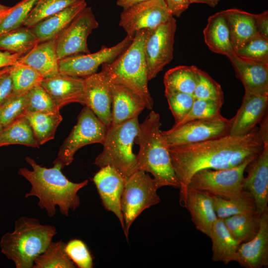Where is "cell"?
<instances>
[{
	"label": "cell",
	"instance_id": "obj_22",
	"mask_svg": "<svg viewBox=\"0 0 268 268\" xmlns=\"http://www.w3.org/2000/svg\"><path fill=\"white\" fill-rule=\"evenodd\" d=\"M110 82L112 97L111 125L120 124L138 117L145 108L142 99L129 87L111 80Z\"/></svg>",
	"mask_w": 268,
	"mask_h": 268
},
{
	"label": "cell",
	"instance_id": "obj_19",
	"mask_svg": "<svg viewBox=\"0 0 268 268\" xmlns=\"http://www.w3.org/2000/svg\"><path fill=\"white\" fill-rule=\"evenodd\" d=\"M236 262L246 268L268 266V209L260 215L259 229L255 236L239 244Z\"/></svg>",
	"mask_w": 268,
	"mask_h": 268
},
{
	"label": "cell",
	"instance_id": "obj_35",
	"mask_svg": "<svg viewBox=\"0 0 268 268\" xmlns=\"http://www.w3.org/2000/svg\"><path fill=\"white\" fill-rule=\"evenodd\" d=\"M66 243L62 240L51 242L34 261L33 268H73L75 265L65 251Z\"/></svg>",
	"mask_w": 268,
	"mask_h": 268
},
{
	"label": "cell",
	"instance_id": "obj_44",
	"mask_svg": "<svg viewBox=\"0 0 268 268\" xmlns=\"http://www.w3.org/2000/svg\"><path fill=\"white\" fill-rule=\"evenodd\" d=\"M223 104L209 100L195 98L192 107L187 115L173 127L179 126L187 122L212 118L220 115Z\"/></svg>",
	"mask_w": 268,
	"mask_h": 268
},
{
	"label": "cell",
	"instance_id": "obj_34",
	"mask_svg": "<svg viewBox=\"0 0 268 268\" xmlns=\"http://www.w3.org/2000/svg\"><path fill=\"white\" fill-rule=\"evenodd\" d=\"M260 215L253 212L233 215L223 219L232 236L240 244L249 241L256 234Z\"/></svg>",
	"mask_w": 268,
	"mask_h": 268
},
{
	"label": "cell",
	"instance_id": "obj_30",
	"mask_svg": "<svg viewBox=\"0 0 268 268\" xmlns=\"http://www.w3.org/2000/svg\"><path fill=\"white\" fill-rule=\"evenodd\" d=\"M10 144H21L33 147L40 146L24 115L0 131V147Z\"/></svg>",
	"mask_w": 268,
	"mask_h": 268
},
{
	"label": "cell",
	"instance_id": "obj_54",
	"mask_svg": "<svg viewBox=\"0 0 268 268\" xmlns=\"http://www.w3.org/2000/svg\"><path fill=\"white\" fill-rule=\"evenodd\" d=\"M10 68V67H5L0 69V75L8 70Z\"/></svg>",
	"mask_w": 268,
	"mask_h": 268
},
{
	"label": "cell",
	"instance_id": "obj_40",
	"mask_svg": "<svg viewBox=\"0 0 268 268\" xmlns=\"http://www.w3.org/2000/svg\"><path fill=\"white\" fill-rule=\"evenodd\" d=\"M39 0H21L0 23V36L22 26Z\"/></svg>",
	"mask_w": 268,
	"mask_h": 268
},
{
	"label": "cell",
	"instance_id": "obj_10",
	"mask_svg": "<svg viewBox=\"0 0 268 268\" xmlns=\"http://www.w3.org/2000/svg\"><path fill=\"white\" fill-rule=\"evenodd\" d=\"M230 119L221 114L210 118L194 120L161 133L169 148L200 142L229 134Z\"/></svg>",
	"mask_w": 268,
	"mask_h": 268
},
{
	"label": "cell",
	"instance_id": "obj_39",
	"mask_svg": "<svg viewBox=\"0 0 268 268\" xmlns=\"http://www.w3.org/2000/svg\"><path fill=\"white\" fill-rule=\"evenodd\" d=\"M195 98L209 100L223 104L224 94L220 85L206 72L199 69Z\"/></svg>",
	"mask_w": 268,
	"mask_h": 268
},
{
	"label": "cell",
	"instance_id": "obj_51",
	"mask_svg": "<svg viewBox=\"0 0 268 268\" xmlns=\"http://www.w3.org/2000/svg\"><path fill=\"white\" fill-rule=\"evenodd\" d=\"M146 0H117L116 3L118 6L124 9L135 4Z\"/></svg>",
	"mask_w": 268,
	"mask_h": 268
},
{
	"label": "cell",
	"instance_id": "obj_9",
	"mask_svg": "<svg viewBox=\"0 0 268 268\" xmlns=\"http://www.w3.org/2000/svg\"><path fill=\"white\" fill-rule=\"evenodd\" d=\"M253 159L228 169L200 170L192 176L187 189L206 191L212 196L226 199L238 197L244 191L243 180L245 169Z\"/></svg>",
	"mask_w": 268,
	"mask_h": 268
},
{
	"label": "cell",
	"instance_id": "obj_23",
	"mask_svg": "<svg viewBox=\"0 0 268 268\" xmlns=\"http://www.w3.org/2000/svg\"><path fill=\"white\" fill-rule=\"evenodd\" d=\"M41 84L60 109L71 103L84 105V78L60 73L44 78Z\"/></svg>",
	"mask_w": 268,
	"mask_h": 268
},
{
	"label": "cell",
	"instance_id": "obj_7",
	"mask_svg": "<svg viewBox=\"0 0 268 268\" xmlns=\"http://www.w3.org/2000/svg\"><path fill=\"white\" fill-rule=\"evenodd\" d=\"M159 189L153 178L143 171H136L126 180L121 197V206L127 238L134 220L145 209L160 201Z\"/></svg>",
	"mask_w": 268,
	"mask_h": 268
},
{
	"label": "cell",
	"instance_id": "obj_13",
	"mask_svg": "<svg viewBox=\"0 0 268 268\" xmlns=\"http://www.w3.org/2000/svg\"><path fill=\"white\" fill-rule=\"evenodd\" d=\"M172 16L164 0H148L123 10L119 25L134 37L142 29H153Z\"/></svg>",
	"mask_w": 268,
	"mask_h": 268
},
{
	"label": "cell",
	"instance_id": "obj_25",
	"mask_svg": "<svg viewBox=\"0 0 268 268\" xmlns=\"http://www.w3.org/2000/svg\"><path fill=\"white\" fill-rule=\"evenodd\" d=\"M86 6L85 0H81L43 19L31 28L40 42L50 40L64 30Z\"/></svg>",
	"mask_w": 268,
	"mask_h": 268
},
{
	"label": "cell",
	"instance_id": "obj_46",
	"mask_svg": "<svg viewBox=\"0 0 268 268\" xmlns=\"http://www.w3.org/2000/svg\"><path fill=\"white\" fill-rule=\"evenodd\" d=\"M9 70L0 75V106L6 101L12 93V80Z\"/></svg>",
	"mask_w": 268,
	"mask_h": 268
},
{
	"label": "cell",
	"instance_id": "obj_15",
	"mask_svg": "<svg viewBox=\"0 0 268 268\" xmlns=\"http://www.w3.org/2000/svg\"><path fill=\"white\" fill-rule=\"evenodd\" d=\"M92 180L104 208L116 215L124 230L125 225L121 200L126 179L114 167L106 165L101 168Z\"/></svg>",
	"mask_w": 268,
	"mask_h": 268
},
{
	"label": "cell",
	"instance_id": "obj_55",
	"mask_svg": "<svg viewBox=\"0 0 268 268\" xmlns=\"http://www.w3.org/2000/svg\"><path fill=\"white\" fill-rule=\"evenodd\" d=\"M2 105L0 106V113L1 108H2ZM3 128V127L2 126V125L1 124L0 121V131Z\"/></svg>",
	"mask_w": 268,
	"mask_h": 268
},
{
	"label": "cell",
	"instance_id": "obj_32",
	"mask_svg": "<svg viewBox=\"0 0 268 268\" xmlns=\"http://www.w3.org/2000/svg\"><path fill=\"white\" fill-rule=\"evenodd\" d=\"M214 211L218 218L256 212L255 201L250 193L244 191L239 197L230 199L212 196ZM257 213V212H256Z\"/></svg>",
	"mask_w": 268,
	"mask_h": 268
},
{
	"label": "cell",
	"instance_id": "obj_41",
	"mask_svg": "<svg viewBox=\"0 0 268 268\" xmlns=\"http://www.w3.org/2000/svg\"><path fill=\"white\" fill-rule=\"evenodd\" d=\"M165 96L176 125L189 113L195 98L192 95L168 89H165Z\"/></svg>",
	"mask_w": 268,
	"mask_h": 268
},
{
	"label": "cell",
	"instance_id": "obj_1",
	"mask_svg": "<svg viewBox=\"0 0 268 268\" xmlns=\"http://www.w3.org/2000/svg\"><path fill=\"white\" fill-rule=\"evenodd\" d=\"M264 143L256 127L240 136L229 134L196 143L169 147L173 169L180 185L182 204L192 176L197 171L220 170L239 166L263 151Z\"/></svg>",
	"mask_w": 268,
	"mask_h": 268
},
{
	"label": "cell",
	"instance_id": "obj_21",
	"mask_svg": "<svg viewBox=\"0 0 268 268\" xmlns=\"http://www.w3.org/2000/svg\"><path fill=\"white\" fill-rule=\"evenodd\" d=\"M181 205L190 212L196 229L209 237L212 225L217 218L212 195L206 191L188 188Z\"/></svg>",
	"mask_w": 268,
	"mask_h": 268
},
{
	"label": "cell",
	"instance_id": "obj_24",
	"mask_svg": "<svg viewBox=\"0 0 268 268\" xmlns=\"http://www.w3.org/2000/svg\"><path fill=\"white\" fill-rule=\"evenodd\" d=\"M58 36L39 43L22 56L18 62L32 67L44 78L60 74V60L56 48Z\"/></svg>",
	"mask_w": 268,
	"mask_h": 268
},
{
	"label": "cell",
	"instance_id": "obj_37",
	"mask_svg": "<svg viewBox=\"0 0 268 268\" xmlns=\"http://www.w3.org/2000/svg\"><path fill=\"white\" fill-rule=\"evenodd\" d=\"M81 0H39L24 21L23 26L31 28L43 19Z\"/></svg>",
	"mask_w": 268,
	"mask_h": 268
},
{
	"label": "cell",
	"instance_id": "obj_43",
	"mask_svg": "<svg viewBox=\"0 0 268 268\" xmlns=\"http://www.w3.org/2000/svg\"><path fill=\"white\" fill-rule=\"evenodd\" d=\"M27 110L26 93L11 94L2 104L0 113V121L3 127L23 116Z\"/></svg>",
	"mask_w": 268,
	"mask_h": 268
},
{
	"label": "cell",
	"instance_id": "obj_14",
	"mask_svg": "<svg viewBox=\"0 0 268 268\" xmlns=\"http://www.w3.org/2000/svg\"><path fill=\"white\" fill-rule=\"evenodd\" d=\"M98 25L91 8L86 6L58 35L56 48L59 60L90 53L87 38Z\"/></svg>",
	"mask_w": 268,
	"mask_h": 268
},
{
	"label": "cell",
	"instance_id": "obj_52",
	"mask_svg": "<svg viewBox=\"0 0 268 268\" xmlns=\"http://www.w3.org/2000/svg\"><path fill=\"white\" fill-rule=\"evenodd\" d=\"M13 6H7L0 4V23L11 11Z\"/></svg>",
	"mask_w": 268,
	"mask_h": 268
},
{
	"label": "cell",
	"instance_id": "obj_12",
	"mask_svg": "<svg viewBox=\"0 0 268 268\" xmlns=\"http://www.w3.org/2000/svg\"><path fill=\"white\" fill-rule=\"evenodd\" d=\"M134 37L127 35L115 46H102L94 53L71 56L60 60V74L85 78L96 73L98 67L116 59L130 45Z\"/></svg>",
	"mask_w": 268,
	"mask_h": 268
},
{
	"label": "cell",
	"instance_id": "obj_16",
	"mask_svg": "<svg viewBox=\"0 0 268 268\" xmlns=\"http://www.w3.org/2000/svg\"><path fill=\"white\" fill-rule=\"evenodd\" d=\"M84 105L107 127L111 124L112 97L110 80L102 70L84 78Z\"/></svg>",
	"mask_w": 268,
	"mask_h": 268
},
{
	"label": "cell",
	"instance_id": "obj_5",
	"mask_svg": "<svg viewBox=\"0 0 268 268\" xmlns=\"http://www.w3.org/2000/svg\"><path fill=\"white\" fill-rule=\"evenodd\" d=\"M137 32L127 49L110 63L103 64L101 70L111 81L131 89L144 101L145 108L151 110L153 100L148 88V74L144 46L148 30Z\"/></svg>",
	"mask_w": 268,
	"mask_h": 268
},
{
	"label": "cell",
	"instance_id": "obj_4",
	"mask_svg": "<svg viewBox=\"0 0 268 268\" xmlns=\"http://www.w3.org/2000/svg\"><path fill=\"white\" fill-rule=\"evenodd\" d=\"M56 234L54 226L22 216L15 221L13 231L1 237V252L16 268H33L35 258L45 251Z\"/></svg>",
	"mask_w": 268,
	"mask_h": 268
},
{
	"label": "cell",
	"instance_id": "obj_2",
	"mask_svg": "<svg viewBox=\"0 0 268 268\" xmlns=\"http://www.w3.org/2000/svg\"><path fill=\"white\" fill-rule=\"evenodd\" d=\"M32 170L25 167L20 168L18 174L31 184L30 191L25 195L26 198L35 196L39 199L38 205L45 209L48 215L53 217L58 205L61 213L68 216L69 211H74L80 204L78 192L86 186L88 181L74 183L68 180L61 170L62 166L53 162V167L48 168L37 164L31 157L25 158Z\"/></svg>",
	"mask_w": 268,
	"mask_h": 268
},
{
	"label": "cell",
	"instance_id": "obj_27",
	"mask_svg": "<svg viewBox=\"0 0 268 268\" xmlns=\"http://www.w3.org/2000/svg\"><path fill=\"white\" fill-rule=\"evenodd\" d=\"M234 53L247 41L258 35L255 26V14L237 8L224 10Z\"/></svg>",
	"mask_w": 268,
	"mask_h": 268
},
{
	"label": "cell",
	"instance_id": "obj_47",
	"mask_svg": "<svg viewBox=\"0 0 268 268\" xmlns=\"http://www.w3.org/2000/svg\"><path fill=\"white\" fill-rule=\"evenodd\" d=\"M173 16L179 17L187 10L190 4L189 0H164Z\"/></svg>",
	"mask_w": 268,
	"mask_h": 268
},
{
	"label": "cell",
	"instance_id": "obj_33",
	"mask_svg": "<svg viewBox=\"0 0 268 268\" xmlns=\"http://www.w3.org/2000/svg\"><path fill=\"white\" fill-rule=\"evenodd\" d=\"M39 43L32 29L22 26L0 36V50L25 54Z\"/></svg>",
	"mask_w": 268,
	"mask_h": 268
},
{
	"label": "cell",
	"instance_id": "obj_48",
	"mask_svg": "<svg viewBox=\"0 0 268 268\" xmlns=\"http://www.w3.org/2000/svg\"><path fill=\"white\" fill-rule=\"evenodd\" d=\"M255 26L259 35L268 39V11L255 14Z\"/></svg>",
	"mask_w": 268,
	"mask_h": 268
},
{
	"label": "cell",
	"instance_id": "obj_26",
	"mask_svg": "<svg viewBox=\"0 0 268 268\" xmlns=\"http://www.w3.org/2000/svg\"><path fill=\"white\" fill-rule=\"evenodd\" d=\"M203 33L206 45L213 52L227 57L234 53L224 10L208 17Z\"/></svg>",
	"mask_w": 268,
	"mask_h": 268
},
{
	"label": "cell",
	"instance_id": "obj_17",
	"mask_svg": "<svg viewBox=\"0 0 268 268\" xmlns=\"http://www.w3.org/2000/svg\"><path fill=\"white\" fill-rule=\"evenodd\" d=\"M247 176L243 187L250 193L255 202L256 212L261 215L268 209V142L264 143L262 152L247 166Z\"/></svg>",
	"mask_w": 268,
	"mask_h": 268
},
{
	"label": "cell",
	"instance_id": "obj_42",
	"mask_svg": "<svg viewBox=\"0 0 268 268\" xmlns=\"http://www.w3.org/2000/svg\"><path fill=\"white\" fill-rule=\"evenodd\" d=\"M234 53L246 60L268 63V39L258 34Z\"/></svg>",
	"mask_w": 268,
	"mask_h": 268
},
{
	"label": "cell",
	"instance_id": "obj_31",
	"mask_svg": "<svg viewBox=\"0 0 268 268\" xmlns=\"http://www.w3.org/2000/svg\"><path fill=\"white\" fill-rule=\"evenodd\" d=\"M199 70L195 66H179L169 69L164 76L165 89L193 95L198 81Z\"/></svg>",
	"mask_w": 268,
	"mask_h": 268
},
{
	"label": "cell",
	"instance_id": "obj_18",
	"mask_svg": "<svg viewBox=\"0 0 268 268\" xmlns=\"http://www.w3.org/2000/svg\"><path fill=\"white\" fill-rule=\"evenodd\" d=\"M268 94L260 95L246 92L240 108L230 119L229 134H246L259 124L268 113Z\"/></svg>",
	"mask_w": 268,
	"mask_h": 268
},
{
	"label": "cell",
	"instance_id": "obj_36",
	"mask_svg": "<svg viewBox=\"0 0 268 268\" xmlns=\"http://www.w3.org/2000/svg\"><path fill=\"white\" fill-rule=\"evenodd\" d=\"M9 73L12 80V93L15 95L27 93L41 84L44 78L35 69L18 61L10 66Z\"/></svg>",
	"mask_w": 268,
	"mask_h": 268
},
{
	"label": "cell",
	"instance_id": "obj_29",
	"mask_svg": "<svg viewBox=\"0 0 268 268\" xmlns=\"http://www.w3.org/2000/svg\"><path fill=\"white\" fill-rule=\"evenodd\" d=\"M24 116L28 121L39 145L54 138L57 128L63 120L60 112H26Z\"/></svg>",
	"mask_w": 268,
	"mask_h": 268
},
{
	"label": "cell",
	"instance_id": "obj_8",
	"mask_svg": "<svg viewBox=\"0 0 268 268\" xmlns=\"http://www.w3.org/2000/svg\"><path fill=\"white\" fill-rule=\"evenodd\" d=\"M108 127L87 106H85L77 117L76 125L60 147L53 161L63 168L70 164L75 152L82 147L92 143L103 144Z\"/></svg>",
	"mask_w": 268,
	"mask_h": 268
},
{
	"label": "cell",
	"instance_id": "obj_50",
	"mask_svg": "<svg viewBox=\"0 0 268 268\" xmlns=\"http://www.w3.org/2000/svg\"><path fill=\"white\" fill-rule=\"evenodd\" d=\"M259 133L264 143L268 142V113L262 119L260 123Z\"/></svg>",
	"mask_w": 268,
	"mask_h": 268
},
{
	"label": "cell",
	"instance_id": "obj_49",
	"mask_svg": "<svg viewBox=\"0 0 268 268\" xmlns=\"http://www.w3.org/2000/svg\"><path fill=\"white\" fill-rule=\"evenodd\" d=\"M25 54H13L0 50V69L14 65Z\"/></svg>",
	"mask_w": 268,
	"mask_h": 268
},
{
	"label": "cell",
	"instance_id": "obj_11",
	"mask_svg": "<svg viewBox=\"0 0 268 268\" xmlns=\"http://www.w3.org/2000/svg\"><path fill=\"white\" fill-rule=\"evenodd\" d=\"M176 28V20L172 16L166 22L148 30L144 46L148 80L154 78L172 60Z\"/></svg>",
	"mask_w": 268,
	"mask_h": 268
},
{
	"label": "cell",
	"instance_id": "obj_20",
	"mask_svg": "<svg viewBox=\"0 0 268 268\" xmlns=\"http://www.w3.org/2000/svg\"><path fill=\"white\" fill-rule=\"evenodd\" d=\"M227 58L246 92L268 94V63L246 60L235 53Z\"/></svg>",
	"mask_w": 268,
	"mask_h": 268
},
{
	"label": "cell",
	"instance_id": "obj_53",
	"mask_svg": "<svg viewBox=\"0 0 268 268\" xmlns=\"http://www.w3.org/2000/svg\"><path fill=\"white\" fill-rule=\"evenodd\" d=\"M220 0H189L190 3H201L208 5L209 6L214 7L218 3Z\"/></svg>",
	"mask_w": 268,
	"mask_h": 268
},
{
	"label": "cell",
	"instance_id": "obj_6",
	"mask_svg": "<svg viewBox=\"0 0 268 268\" xmlns=\"http://www.w3.org/2000/svg\"><path fill=\"white\" fill-rule=\"evenodd\" d=\"M140 124L135 117L118 125H110L107 131L102 152L94 161L101 168L110 165L127 179L134 172L136 155L133 146L139 132Z\"/></svg>",
	"mask_w": 268,
	"mask_h": 268
},
{
	"label": "cell",
	"instance_id": "obj_28",
	"mask_svg": "<svg viewBox=\"0 0 268 268\" xmlns=\"http://www.w3.org/2000/svg\"><path fill=\"white\" fill-rule=\"evenodd\" d=\"M209 238L212 242V260L227 264L236 260L239 244L232 236L224 220L217 218L214 221Z\"/></svg>",
	"mask_w": 268,
	"mask_h": 268
},
{
	"label": "cell",
	"instance_id": "obj_45",
	"mask_svg": "<svg viewBox=\"0 0 268 268\" xmlns=\"http://www.w3.org/2000/svg\"><path fill=\"white\" fill-rule=\"evenodd\" d=\"M65 251L74 265L79 268H91L93 258L85 243L79 239H73L66 244Z\"/></svg>",
	"mask_w": 268,
	"mask_h": 268
},
{
	"label": "cell",
	"instance_id": "obj_38",
	"mask_svg": "<svg viewBox=\"0 0 268 268\" xmlns=\"http://www.w3.org/2000/svg\"><path fill=\"white\" fill-rule=\"evenodd\" d=\"M26 112H60V109L41 84L34 86L28 91L26 93Z\"/></svg>",
	"mask_w": 268,
	"mask_h": 268
},
{
	"label": "cell",
	"instance_id": "obj_3",
	"mask_svg": "<svg viewBox=\"0 0 268 268\" xmlns=\"http://www.w3.org/2000/svg\"><path fill=\"white\" fill-rule=\"evenodd\" d=\"M160 115L151 111L139 125L135 142L139 145L134 172L150 173L159 188L170 186L180 188L173 169L169 148L160 130Z\"/></svg>",
	"mask_w": 268,
	"mask_h": 268
}]
</instances>
